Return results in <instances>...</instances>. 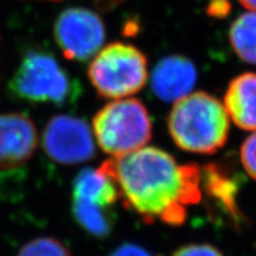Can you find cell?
Returning a JSON list of instances; mask_svg holds the SVG:
<instances>
[{"mask_svg": "<svg viewBox=\"0 0 256 256\" xmlns=\"http://www.w3.org/2000/svg\"><path fill=\"white\" fill-rule=\"evenodd\" d=\"M116 182L120 198L146 223L156 220L180 226L188 218V206L202 198L200 168L179 165L158 147H142L130 154L102 162Z\"/></svg>", "mask_w": 256, "mask_h": 256, "instance_id": "6da1fadb", "label": "cell"}, {"mask_svg": "<svg viewBox=\"0 0 256 256\" xmlns=\"http://www.w3.org/2000/svg\"><path fill=\"white\" fill-rule=\"evenodd\" d=\"M170 136L178 148L196 154H214L226 144L230 121L218 98L196 92L179 98L168 116Z\"/></svg>", "mask_w": 256, "mask_h": 256, "instance_id": "7a4b0ae2", "label": "cell"}, {"mask_svg": "<svg viewBox=\"0 0 256 256\" xmlns=\"http://www.w3.org/2000/svg\"><path fill=\"white\" fill-rule=\"evenodd\" d=\"M11 94L28 104L57 107L74 104L81 95V84L44 50H28L8 83Z\"/></svg>", "mask_w": 256, "mask_h": 256, "instance_id": "3957f363", "label": "cell"}, {"mask_svg": "<svg viewBox=\"0 0 256 256\" xmlns=\"http://www.w3.org/2000/svg\"><path fill=\"white\" fill-rule=\"evenodd\" d=\"M92 130L102 151L112 156H121L145 147L152 139L153 124L142 101L119 98L95 114Z\"/></svg>", "mask_w": 256, "mask_h": 256, "instance_id": "277c9868", "label": "cell"}, {"mask_svg": "<svg viewBox=\"0 0 256 256\" xmlns=\"http://www.w3.org/2000/svg\"><path fill=\"white\" fill-rule=\"evenodd\" d=\"M88 78L104 98L119 100L136 94L148 78L146 56L130 44L112 43L94 56Z\"/></svg>", "mask_w": 256, "mask_h": 256, "instance_id": "5b68a950", "label": "cell"}, {"mask_svg": "<svg viewBox=\"0 0 256 256\" xmlns=\"http://www.w3.org/2000/svg\"><path fill=\"white\" fill-rule=\"evenodd\" d=\"M54 34L63 55L78 62L94 57L106 40V28L100 16L81 8L63 11L57 18Z\"/></svg>", "mask_w": 256, "mask_h": 256, "instance_id": "8992f818", "label": "cell"}, {"mask_svg": "<svg viewBox=\"0 0 256 256\" xmlns=\"http://www.w3.org/2000/svg\"><path fill=\"white\" fill-rule=\"evenodd\" d=\"M94 142L89 124L72 115L51 118L42 136L46 156L62 165H78L94 158Z\"/></svg>", "mask_w": 256, "mask_h": 256, "instance_id": "52a82bcc", "label": "cell"}, {"mask_svg": "<svg viewBox=\"0 0 256 256\" xmlns=\"http://www.w3.org/2000/svg\"><path fill=\"white\" fill-rule=\"evenodd\" d=\"M200 188L209 206L218 211L232 226L240 228L246 222L238 206L240 180L226 166L211 162L200 168Z\"/></svg>", "mask_w": 256, "mask_h": 256, "instance_id": "ba28073f", "label": "cell"}, {"mask_svg": "<svg viewBox=\"0 0 256 256\" xmlns=\"http://www.w3.org/2000/svg\"><path fill=\"white\" fill-rule=\"evenodd\" d=\"M38 145L34 122L23 113L0 114V168H14L28 162Z\"/></svg>", "mask_w": 256, "mask_h": 256, "instance_id": "9c48e42d", "label": "cell"}, {"mask_svg": "<svg viewBox=\"0 0 256 256\" xmlns=\"http://www.w3.org/2000/svg\"><path fill=\"white\" fill-rule=\"evenodd\" d=\"M197 82L194 64L184 56L160 60L151 76V89L164 102H176L188 95Z\"/></svg>", "mask_w": 256, "mask_h": 256, "instance_id": "30bf717a", "label": "cell"}, {"mask_svg": "<svg viewBox=\"0 0 256 256\" xmlns=\"http://www.w3.org/2000/svg\"><path fill=\"white\" fill-rule=\"evenodd\" d=\"M223 106L236 126L256 132V72H243L232 78Z\"/></svg>", "mask_w": 256, "mask_h": 256, "instance_id": "8fae6325", "label": "cell"}, {"mask_svg": "<svg viewBox=\"0 0 256 256\" xmlns=\"http://www.w3.org/2000/svg\"><path fill=\"white\" fill-rule=\"evenodd\" d=\"M72 200L112 208L120 200V190L104 165L98 168H88L82 170L74 179Z\"/></svg>", "mask_w": 256, "mask_h": 256, "instance_id": "7c38bea8", "label": "cell"}, {"mask_svg": "<svg viewBox=\"0 0 256 256\" xmlns=\"http://www.w3.org/2000/svg\"><path fill=\"white\" fill-rule=\"evenodd\" d=\"M72 216L81 228L92 238H106L113 232L115 216L112 208H104L78 200H72Z\"/></svg>", "mask_w": 256, "mask_h": 256, "instance_id": "4fadbf2b", "label": "cell"}, {"mask_svg": "<svg viewBox=\"0 0 256 256\" xmlns=\"http://www.w3.org/2000/svg\"><path fill=\"white\" fill-rule=\"evenodd\" d=\"M229 40L240 58L256 64V12L243 14L234 22L230 26Z\"/></svg>", "mask_w": 256, "mask_h": 256, "instance_id": "5bb4252c", "label": "cell"}, {"mask_svg": "<svg viewBox=\"0 0 256 256\" xmlns=\"http://www.w3.org/2000/svg\"><path fill=\"white\" fill-rule=\"evenodd\" d=\"M17 256H72L69 249L58 240L37 238L23 246Z\"/></svg>", "mask_w": 256, "mask_h": 256, "instance_id": "9a60e30c", "label": "cell"}, {"mask_svg": "<svg viewBox=\"0 0 256 256\" xmlns=\"http://www.w3.org/2000/svg\"><path fill=\"white\" fill-rule=\"evenodd\" d=\"M240 158L244 171L256 180V132L244 140L240 151Z\"/></svg>", "mask_w": 256, "mask_h": 256, "instance_id": "2e32d148", "label": "cell"}, {"mask_svg": "<svg viewBox=\"0 0 256 256\" xmlns=\"http://www.w3.org/2000/svg\"><path fill=\"white\" fill-rule=\"evenodd\" d=\"M172 256H224L220 249L208 243H191L178 248Z\"/></svg>", "mask_w": 256, "mask_h": 256, "instance_id": "e0dca14e", "label": "cell"}, {"mask_svg": "<svg viewBox=\"0 0 256 256\" xmlns=\"http://www.w3.org/2000/svg\"><path fill=\"white\" fill-rule=\"evenodd\" d=\"M108 256H159L153 254L148 249L136 244V243H124L114 249Z\"/></svg>", "mask_w": 256, "mask_h": 256, "instance_id": "ac0fdd59", "label": "cell"}, {"mask_svg": "<svg viewBox=\"0 0 256 256\" xmlns=\"http://www.w3.org/2000/svg\"><path fill=\"white\" fill-rule=\"evenodd\" d=\"M230 4L228 0H211L208 12L212 17H226L229 14Z\"/></svg>", "mask_w": 256, "mask_h": 256, "instance_id": "d6986e66", "label": "cell"}, {"mask_svg": "<svg viewBox=\"0 0 256 256\" xmlns=\"http://www.w3.org/2000/svg\"><path fill=\"white\" fill-rule=\"evenodd\" d=\"M240 2H241L246 8L252 10V12H256V0H240Z\"/></svg>", "mask_w": 256, "mask_h": 256, "instance_id": "ffe728a7", "label": "cell"}, {"mask_svg": "<svg viewBox=\"0 0 256 256\" xmlns=\"http://www.w3.org/2000/svg\"><path fill=\"white\" fill-rule=\"evenodd\" d=\"M54 2H57V0H54ZM101 2H108V4H114L115 0H101Z\"/></svg>", "mask_w": 256, "mask_h": 256, "instance_id": "44dd1931", "label": "cell"}]
</instances>
